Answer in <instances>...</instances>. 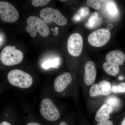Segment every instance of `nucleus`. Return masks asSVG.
<instances>
[{"mask_svg": "<svg viewBox=\"0 0 125 125\" xmlns=\"http://www.w3.org/2000/svg\"><path fill=\"white\" fill-rule=\"evenodd\" d=\"M7 78L11 85L21 88H28L32 84L33 79L31 75L21 70H12L9 72Z\"/></svg>", "mask_w": 125, "mask_h": 125, "instance_id": "obj_1", "label": "nucleus"}, {"mask_svg": "<svg viewBox=\"0 0 125 125\" xmlns=\"http://www.w3.org/2000/svg\"><path fill=\"white\" fill-rule=\"evenodd\" d=\"M28 25L25 28L26 31L32 38H35L38 32L42 37H47L49 35V30L44 20L36 16H30L27 19Z\"/></svg>", "mask_w": 125, "mask_h": 125, "instance_id": "obj_2", "label": "nucleus"}, {"mask_svg": "<svg viewBox=\"0 0 125 125\" xmlns=\"http://www.w3.org/2000/svg\"><path fill=\"white\" fill-rule=\"evenodd\" d=\"M23 57L21 51L16 49L14 46H8L5 47L1 52L0 60L3 64L11 66L20 63Z\"/></svg>", "mask_w": 125, "mask_h": 125, "instance_id": "obj_3", "label": "nucleus"}, {"mask_svg": "<svg viewBox=\"0 0 125 125\" xmlns=\"http://www.w3.org/2000/svg\"><path fill=\"white\" fill-rule=\"evenodd\" d=\"M40 18L47 23L55 22L60 26H64L67 24V20L58 10L51 7H45L40 11Z\"/></svg>", "mask_w": 125, "mask_h": 125, "instance_id": "obj_4", "label": "nucleus"}, {"mask_svg": "<svg viewBox=\"0 0 125 125\" xmlns=\"http://www.w3.org/2000/svg\"><path fill=\"white\" fill-rule=\"evenodd\" d=\"M40 112L44 118L51 121H55L60 117V114L58 109L49 98L44 99L42 101Z\"/></svg>", "mask_w": 125, "mask_h": 125, "instance_id": "obj_5", "label": "nucleus"}, {"mask_svg": "<svg viewBox=\"0 0 125 125\" xmlns=\"http://www.w3.org/2000/svg\"><path fill=\"white\" fill-rule=\"evenodd\" d=\"M111 34L106 29H101L94 31L88 37L90 45L95 47H101L106 45L110 39Z\"/></svg>", "mask_w": 125, "mask_h": 125, "instance_id": "obj_6", "label": "nucleus"}, {"mask_svg": "<svg viewBox=\"0 0 125 125\" xmlns=\"http://www.w3.org/2000/svg\"><path fill=\"white\" fill-rule=\"evenodd\" d=\"M19 14L13 6L7 1L0 2V17L4 22L13 23L18 20Z\"/></svg>", "mask_w": 125, "mask_h": 125, "instance_id": "obj_7", "label": "nucleus"}, {"mask_svg": "<svg viewBox=\"0 0 125 125\" xmlns=\"http://www.w3.org/2000/svg\"><path fill=\"white\" fill-rule=\"evenodd\" d=\"M83 39L82 36L78 33L71 34L68 38L67 48L69 53L71 55L78 56L83 50Z\"/></svg>", "mask_w": 125, "mask_h": 125, "instance_id": "obj_8", "label": "nucleus"}, {"mask_svg": "<svg viewBox=\"0 0 125 125\" xmlns=\"http://www.w3.org/2000/svg\"><path fill=\"white\" fill-rule=\"evenodd\" d=\"M112 87L111 83L105 80L101 81L97 84H93L89 90V94L91 97H95L98 95L107 96L111 93Z\"/></svg>", "mask_w": 125, "mask_h": 125, "instance_id": "obj_9", "label": "nucleus"}, {"mask_svg": "<svg viewBox=\"0 0 125 125\" xmlns=\"http://www.w3.org/2000/svg\"><path fill=\"white\" fill-rule=\"evenodd\" d=\"M72 78L69 72H64L57 76L54 80V86L56 92L60 93L64 90L71 83Z\"/></svg>", "mask_w": 125, "mask_h": 125, "instance_id": "obj_10", "label": "nucleus"}, {"mask_svg": "<svg viewBox=\"0 0 125 125\" xmlns=\"http://www.w3.org/2000/svg\"><path fill=\"white\" fill-rule=\"evenodd\" d=\"M84 81L87 85H92L96 80L97 71L94 62L89 61L84 66Z\"/></svg>", "mask_w": 125, "mask_h": 125, "instance_id": "obj_11", "label": "nucleus"}, {"mask_svg": "<svg viewBox=\"0 0 125 125\" xmlns=\"http://www.w3.org/2000/svg\"><path fill=\"white\" fill-rule=\"evenodd\" d=\"M114 109L111 106L103 104L99 109L95 116V120L97 122H102L109 120L110 114L113 112Z\"/></svg>", "mask_w": 125, "mask_h": 125, "instance_id": "obj_12", "label": "nucleus"}, {"mask_svg": "<svg viewBox=\"0 0 125 125\" xmlns=\"http://www.w3.org/2000/svg\"><path fill=\"white\" fill-rule=\"evenodd\" d=\"M106 60L107 62L122 65L125 61V55L123 52L118 50L112 51L107 54Z\"/></svg>", "mask_w": 125, "mask_h": 125, "instance_id": "obj_13", "label": "nucleus"}, {"mask_svg": "<svg viewBox=\"0 0 125 125\" xmlns=\"http://www.w3.org/2000/svg\"><path fill=\"white\" fill-rule=\"evenodd\" d=\"M102 19L99 13L95 12L92 14L88 20L85 26L89 29H93L98 27L102 23Z\"/></svg>", "mask_w": 125, "mask_h": 125, "instance_id": "obj_14", "label": "nucleus"}, {"mask_svg": "<svg viewBox=\"0 0 125 125\" xmlns=\"http://www.w3.org/2000/svg\"><path fill=\"white\" fill-rule=\"evenodd\" d=\"M103 67L108 74L113 76H116L120 71L119 66L112 62H106L104 63Z\"/></svg>", "mask_w": 125, "mask_h": 125, "instance_id": "obj_15", "label": "nucleus"}, {"mask_svg": "<svg viewBox=\"0 0 125 125\" xmlns=\"http://www.w3.org/2000/svg\"><path fill=\"white\" fill-rule=\"evenodd\" d=\"M60 58L57 57L53 59L45 61L42 64V66L43 69L47 70L52 67L57 68L60 64Z\"/></svg>", "mask_w": 125, "mask_h": 125, "instance_id": "obj_16", "label": "nucleus"}, {"mask_svg": "<svg viewBox=\"0 0 125 125\" xmlns=\"http://www.w3.org/2000/svg\"><path fill=\"white\" fill-rule=\"evenodd\" d=\"M90 13V9L87 7H84L81 8L78 11V13L74 17V19L79 21L84 19L89 15Z\"/></svg>", "mask_w": 125, "mask_h": 125, "instance_id": "obj_17", "label": "nucleus"}, {"mask_svg": "<svg viewBox=\"0 0 125 125\" xmlns=\"http://www.w3.org/2000/svg\"><path fill=\"white\" fill-rule=\"evenodd\" d=\"M106 9L108 13L112 16H115L118 13L116 6L112 1H107Z\"/></svg>", "mask_w": 125, "mask_h": 125, "instance_id": "obj_18", "label": "nucleus"}, {"mask_svg": "<svg viewBox=\"0 0 125 125\" xmlns=\"http://www.w3.org/2000/svg\"><path fill=\"white\" fill-rule=\"evenodd\" d=\"M106 104L111 106L113 109L117 108L120 104V99L114 96H111L108 98L106 101Z\"/></svg>", "mask_w": 125, "mask_h": 125, "instance_id": "obj_19", "label": "nucleus"}, {"mask_svg": "<svg viewBox=\"0 0 125 125\" xmlns=\"http://www.w3.org/2000/svg\"><path fill=\"white\" fill-rule=\"evenodd\" d=\"M102 1H103L97 0H88L87 3L91 8L94 10H98L101 8Z\"/></svg>", "mask_w": 125, "mask_h": 125, "instance_id": "obj_20", "label": "nucleus"}, {"mask_svg": "<svg viewBox=\"0 0 125 125\" xmlns=\"http://www.w3.org/2000/svg\"><path fill=\"white\" fill-rule=\"evenodd\" d=\"M112 92L114 93H125V83H121L117 85L112 87Z\"/></svg>", "mask_w": 125, "mask_h": 125, "instance_id": "obj_21", "label": "nucleus"}, {"mask_svg": "<svg viewBox=\"0 0 125 125\" xmlns=\"http://www.w3.org/2000/svg\"><path fill=\"white\" fill-rule=\"evenodd\" d=\"M50 1V0H33L31 2L33 6L38 7L39 6H44Z\"/></svg>", "mask_w": 125, "mask_h": 125, "instance_id": "obj_22", "label": "nucleus"}, {"mask_svg": "<svg viewBox=\"0 0 125 125\" xmlns=\"http://www.w3.org/2000/svg\"><path fill=\"white\" fill-rule=\"evenodd\" d=\"M96 125H114V124L112 121L109 120L104 122H98Z\"/></svg>", "mask_w": 125, "mask_h": 125, "instance_id": "obj_23", "label": "nucleus"}, {"mask_svg": "<svg viewBox=\"0 0 125 125\" xmlns=\"http://www.w3.org/2000/svg\"><path fill=\"white\" fill-rule=\"evenodd\" d=\"M0 125H11V124L9 122L7 121H3L1 122L0 124Z\"/></svg>", "mask_w": 125, "mask_h": 125, "instance_id": "obj_24", "label": "nucleus"}, {"mask_svg": "<svg viewBox=\"0 0 125 125\" xmlns=\"http://www.w3.org/2000/svg\"><path fill=\"white\" fill-rule=\"evenodd\" d=\"M27 125H41L39 123L36 122H30L28 123Z\"/></svg>", "mask_w": 125, "mask_h": 125, "instance_id": "obj_25", "label": "nucleus"}, {"mask_svg": "<svg viewBox=\"0 0 125 125\" xmlns=\"http://www.w3.org/2000/svg\"><path fill=\"white\" fill-rule=\"evenodd\" d=\"M58 125H69L68 124L64 121H62Z\"/></svg>", "mask_w": 125, "mask_h": 125, "instance_id": "obj_26", "label": "nucleus"}, {"mask_svg": "<svg viewBox=\"0 0 125 125\" xmlns=\"http://www.w3.org/2000/svg\"><path fill=\"white\" fill-rule=\"evenodd\" d=\"M120 125H125V117L121 122Z\"/></svg>", "mask_w": 125, "mask_h": 125, "instance_id": "obj_27", "label": "nucleus"}, {"mask_svg": "<svg viewBox=\"0 0 125 125\" xmlns=\"http://www.w3.org/2000/svg\"><path fill=\"white\" fill-rule=\"evenodd\" d=\"M54 35H55V36H56V35H57L58 33V30H55V31H54Z\"/></svg>", "mask_w": 125, "mask_h": 125, "instance_id": "obj_28", "label": "nucleus"}, {"mask_svg": "<svg viewBox=\"0 0 125 125\" xmlns=\"http://www.w3.org/2000/svg\"><path fill=\"white\" fill-rule=\"evenodd\" d=\"M55 30H58V27H55Z\"/></svg>", "mask_w": 125, "mask_h": 125, "instance_id": "obj_29", "label": "nucleus"}, {"mask_svg": "<svg viewBox=\"0 0 125 125\" xmlns=\"http://www.w3.org/2000/svg\"><path fill=\"white\" fill-rule=\"evenodd\" d=\"M52 31H54L55 30V29L52 28L51 29Z\"/></svg>", "mask_w": 125, "mask_h": 125, "instance_id": "obj_30", "label": "nucleus"}, {"mask_svg": "<svg viewBox=\"0 0 125 125\" xmlns=\"http://www.w3.org/2000/svg\"><path fill=\"white\" fill-rule=\"evenodd\" d=\"M119 79H123V78H122V77H120V78H119Z\"/></svg>", "mask_w": 125, "mask_h": 125, "instance_id": "obj_31", "label": "nucleus"}]
</instances>
